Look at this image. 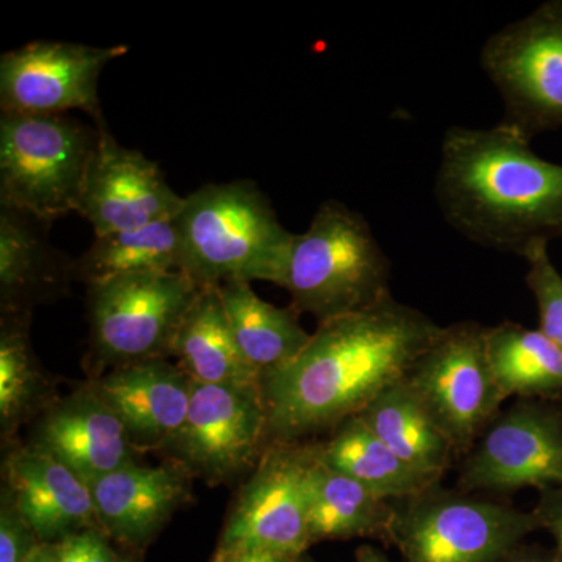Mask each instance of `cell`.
<instances>
[{
	"mask_svg": "<svg viewBox=\"0 0 562 562\" xmlns=\"http://www.w3.org/2000/svg\"><path fill=\"white\" fill-rule=\"evenodd\" d=\"M169 355L179 358L192 383H261L260 372L251 368L233 338L220 286L199 292L173 336Z\"/></svg>",
	"mask_w": 562,
	"mask_h": 562,
	"instance_id": "44dd1931",
	"label": "cell"
},
{
	"mask_svg": "<svg viewBox=\"0 0 562 562\" xmlns=\"http://www.w3.org/2000/svg\"><path fill=\"white\" fill-rule=\"evenodd\" d=\"M124 44L87 46L65 41H32L0 58V109L13 114H66L80 110L95 124L103 120L99 101L102 69L124 57Z\"/></svg>",
	"mask_w": 562,
	"mask_h": 562,
	"instance_id": "8fae6325",
	"label": "cell"
},
{
	"mask_svg": "<svg viewBox=\"0 0 562 562\" xmlns=\"http://www.w3.org/2000/svg\"><path fill=\"white\" fill-rule=\"evenodd\" d=\"M32 530L13 502L7 501L0 516V562H24L33 552L31 546Z\"/></svg>",
	"mask_w": 562,
	"mask_h": 562,
	"instance_id": "f1b7e54d",
	"label": "cell"
},
{
	"mask_svg": "<svg viewBox=\"0 0 562 562\" xmlns=\"http://www.w3.org/2000/svg\"><path fill=\"white\" fill-rule=\"evenodd\" d=\"M0 338V416L10 424L27 408L35 394L38 372L33 366L22 314H10Z\"/></svg>",
	"mask_w": 562,
	"mask_h": 562,
	"instance_id": "4316f807",
	"label": "cell"
},
{
	"mask_svg": "<svg viewBox=\"0 0 562 562\" xmlns=\"http://www.w3.org/2000/svg\"><path fill=\"white\" fill-rule=\"evenodd\" d=\"M541 530L552 536L553 549L562 561V486H550L539 490L538 503L532 509Z\"/></svg>",
	"mask_w": 562,
	"mask_h": 562,
	"instance_id": "4dcf8cb0",
	"label": "cell"
},
{
	"mask_svg": "<svg viewBox=\"0 0 562 562\" xmlns=\"http://www.w3.org/2000/svg\"><path fill=\"white\" fill-rule=\"evenodd\" d=\"M358 417L401 460L432 479L442 480L458 457L406 376L376 395Z\"/></svg>",
	"mask_w": 562,
	"mask_h": 562,
	"instance_id": "ffe728a7",
	"label": "cell"
},
{
	"mask_svg": "<svg viewBox=\"0 0 562 562\" xmlns=\"http://www.w3.org/2000/svg\"><path fill=\"white\" fill-rule=\"evenodd\" d=\"M98 522L125 542H143L183 502L187 483L176 469L124 465L88 484Z\"/></svg>",
	"mask_w": 562,
	"mask_h": 562,
	"instance_id": "ac0fdd59",
	"label": "cell"
},
{
	"mask_svg": "<svg viewBox=\"0 0 562 562\" xmlns=\"http://www.w3.org/2000/svg\"><path fill=\"white\" fill-rule=\"evenodd\" d=\"M220 294L233 338L261 379L294 360L310 342L312 335L303 330L299 313L262 301L249 281H227Z\"/></svg>",
	"mask_w": 562,
	"mask_h": 562,
	"instance_id": "603a6c76",
	"label": "cell"
},
{
	"mask_svg": "<svg viewBox=\"0 0 562 562\" xmlns=\"http://www.w3.org/2000/svg\"><path fill=\"white\" fill-rule=\"evenodd\" d=\"M486 330L469 321L443 327L406 375L457 454L472 449L506 402L487 357Z\"/></svg>",
	"mask_w": 562,
	"mask_h": 562,
	"instance_id": "9c48e42d",
	"label": "cell"
},
{
	"mask_svg": "<svg viewBox=\"0 0 562 562\" xmlns=\"http://www.w3.org/2000/svg\"><path fill=\"white\" fill-rule=\"evenodd\" d=\"M464 457L457 490L469 494L562 486V402L519 398Z\"/></svg>",
	"mask_w": 562,
	"mask_h": 562,
	"instance_id": "30bf717a",
	"label": "cell"
},
{
	"mask_svg": "<svg viewBox=\"0 0 562 562\" xmlns=\"http://www.w3.org/2000/svg\"><path fill=\"white\" fill-rule=\"evenodd\" d=\"M480 61L505 105L501 124L530 143L562 127V0L492 33Z\"/></svg>",
	"mask_w": 562,
	"mask_h": 562,
	"instance_id": "52a82bcc",
	"label": "cell"
},
{
	"mask_svg": "<svg viewBox=\"0 0 562 562\" xmlns=\"http://www.w3.org/2000/svg\"><path fill=\"white\" fill-rule=\"evenodd\" d=\"M95 127L98 146L77 205L94 236L136 231L179 216L184 198L169 187L160 166L121 146L105 121Z\"/></svg>",
	"mask_w": 562,
	"mask_h": 562,
	"instance_id": "4fadbf2b",
	"label": "cell"
},
{
	"mask_svg": "<svg viewBox=\"0 0 562 562\" xmlns=\"http://www.w3.org/2000/svg\"><path fill=\"white\" fill-rule=\"evenodd\" d=\"M357 562H392L386 554L380 552V550L373 549V547H361L357 552Z\"/></svg>",
	"mask_w": 562,
	"mask_h": 562,
	"instance_id": "836d02e7",
	"label": "cell"
},
{
	"mask_svg": "<svg viewBox=\"0 0 562 562\" xmlns=\"http://www.w3.org/2000/svg\"><path fill=\"white\" fill-rule=\"evenodd\" d=\"M313 447L277 443L266 454L225 528L227 554L260 549L297 560L312 546L306 471Z\"/></svg>",
	"mask_w": 562,
	"mask_h": 562,
	"instance_id": "7c38bea8",
	"label": "cell"
},
{
	"mask_svg": "<svg viewBox=\"0 0 562 562\" xmlns=\"http://www.w3.org/2000/svg\"><path fill=\"white\" fill-rule=\"evenodd\" d=\"M116 562H131V561H116Z\"/></svg>",
	"mask_w": 562,
	"mask_h": 562,
	"instance_id": "d590c367",
	"label": "cell"
},
{
	"mask_svg": "<svg viewBox=\"0 0 562 562\" xmlns=\"http://www.w3.org/2000/svg\"><path fill=\"white\" fill-rule=\"evenodd\" d=\"M265 436L261 383H192L187 420L173 442L195 469L225 479L249 465Z\"/></svg>",
	"mask_w": 562,
	"mask_h": 562,
	"instance_id": "5bb4252c",
	"label": "cell"
},
{
	"mask_svg": "<svg viewBox=\"0 0 562 562\" xmlns=\"http://www.w3.org/2000/svg\"><path fill=\"white\" fill-rule=\"evenodd\" d=\"M391 505L387 543L405 562H497L541 530L532 512L449 490L442 482Z\"/></svg>",
	"mask_w": 562,
	"mask_h": 562,
	"instance_id": "8992f818",
	"label": "cell"
},
{
	"mask_svg": "<svg viewBox=\"0 0 562 562\" xmlns=\"http://www.w3.org/2000/svg\"><path fill=\"white\" fill-rule=\"evenodd\" d=\"M224 562H295V560L268 552V550L250 549L227 554V560Z\"/></svg>",
	"mask_w": 562,
	"mask_h": 562,
	"instance_id": "d6a6232c",
	"label": "cell"
},
{
	"mask_svg": "<svg viewBox=\"0 0 562 562\" xmlns=\"http://www.w3.org/2000/svg\"><path fill=\"white\" fill-rule=\"evenodd\" d=\"M319 454L325 464L384 501L412 497L442 482L406 464L358 416L339 425L328 442L319 446Z\"/></svg>",
	"mask_w": 562,
	"mask_h": 562,
	"instance_id": "cb8c5ba5",
	"label": "cell"
},
{
	"mask_svg": "<svg viewBox=\"0 0 562 562\" xmlns=\"http://www.w3.org/2000/svg\"><path fill=\"white\" fill-rule=\"evenodd\" d=\"M54 553L57 562H116L106 543L91 531L66 536Z\"/></svg>",
	"mask_w": 562,
	"mask_h": 562,
	"instance_id": "f546056e",
	"label": "cell"
},
{
	"mask_svg": "<svg viewBox=\"0 0 562 562\" xmlns=\"http://www.w3.org/2000/svg\"><path fill=\"white\" fill-rule=\"evenodd\" d=\"M310 541L372 538L386 542L392 519L391 501H384L350 476L322 461L313 447L306 471Z\"/></svg>",
	"mask_w": 562,
	"mask_h": 562,
	"instance_id": "d6986e66",
	"label": "cell"
},
{
	"mask_svg": "<svg viewBox=\"0 0 562 562\" xmlns=\"http://www.w3.org/2000/svg\"><path fill=\"white\" fill-rule=\"evenodd\" d=\"M180 268L177 217L136 231L94 236L88 250L74 262V272L88 286L136 273L176 272Z\"/></svg>",
	"mask_w": 562,
	"mask_h": 562,
	"instance_id": "484cf974",
	"label": "cell"
},
{
	"mask_svg": "<svg viewBox=\"0 0 562 562\" xmlns=\"http://www.w3.org/2000/svg\"><path fill=\"white\" fill-rule=\"evenodd\" d=\"M524 258L528 262L525 281L538 305L539 330L562 349V276L550 260L549 244L532 247Z\"/></svg>",
	"mask_w": 562,
	"mask_h": 562,
	"instance_id": "83f0119b",
	"label": "cell"
},
{
	"mask_svg": "<svg viewBox=\"0 0 562 562\" xmlns=\"http://www.w3.org/2000/svg\"><path fill=\"white\" fill-rule=\"evenodd\" d=\"M391 262L371 225L346 203L325 201L292 236L283 284L292 308L317 322L366 312L392 297Z\"/></svg>",
	"mask_w": 562,
	"mask_h": 562,
	"instance_id": "277c9868",
	"label": "cell"
},
{
	"mask_svg": "<svg viewBox=\"0 0 562 562\" xmlns=\"http://www.w3.org/2000/svg\"><path fill=\"white\" fill-rule=\"evenodd\" d=\"M201 290L180 271L136 273L92 284V347L103 360L120 366L169 355L173 336Z\"/></svg>",
	"mask_w": 562,
	"mask_h": 562,
	"instance_id": "ba28073f",
	"label": "cell"
},
{
	"mask_svg": "<svg viewBox=\"0 0 562 562\" xmlns=\"http://www.w3.org/2000/svg\"><path fill=\"white\" fill-rule=\"evenodd\" d=\"M506 125L450 127L435 198L443 220L469 241L525 257L562 236V166L542 160Z\"/></svg>",
	"mask_w": 562,
	"mask_h": 562,
	"instance_id": "7a4b0ae2",
	"label": "cell"
},
{
	"mask_svg": "<svg viewBox=\"0 0 562 562\" xmlns=\"http://www.w3.org/2000/svg\"><path fill=\"white\" fill-rule=\"evenodd\" d=\"M487 357L503 397L560 398L562 349L541 330L505 321L486 330Z\"/></svg>",
	"mask_w": 562,
	"mask_h": 562,
	"instance_id": "d4e9b609",
	"label": "cell"
},
{
	"mask_svg": "<svg viewBox=\"0 0 562 562\" xmlns=\"http://www.w3.org/2000/svg\"><path fill=\"white\" fill-rule=\"evenodd\" d=\"M443 327L394 297L366 312L322 322L305 349L265 373L268 436L295 443L336 430L408 375Z\"/></svg>",
	"mask_w": 562,
	"mask_h": 562,
	"instance_id": "6da1fadb",
	"label": "cell"
},
{
	"mask_svg": "<svg viewBox=\"0 0 562 562\" xmlns=\"http://www.w3.org/2000/svg\"><path fill=\"white\" fill-rule=\"evenodd\" d=\"M192 382L160 358L121 366L103 379L99 395L143 442L173 441L187 420Z\"/></svg>",
	"mask_w": 562,
	"mask_h": 562,
	"instance_id": "e0dca14e",
	"label": "cell"
},
{
	"mask_svg": "<svg viewBox=\"0 0 562 562\" xmlns=\"http://www.w3.org/2000/svg\"><path fill=\"white\" fill-rule=\"evenodd\" d=\"M497 562H562L558 557L557 550L547 549V547L528 546V543H519L509 550L505 557L501 558Z\"/></svg>",
	"mask_w": 562,
	"mask_h": 562,
	"instance_id": "1f68e13d",
	"label": "cell"
},
{
	"mask_svg": "<svg viewBox=\"0 0 562 562\" xmlns=\"http://www.w3.org/2000/svg\"><path fill=\"white\" fill-rule=\"evenodd\" d=\"M131 436L101 395H77L44 420L40 447L85 483L131 464Z\"/></svg>",
	"mask_w": 562,
	"mask_h": 562,
	"instance_id": "2e32d148",
	"label": "cell"
},
{
	"mask_svg": "<svg viewBox=\"0 0 562 562\" xmlns=\"http://www.w3.org/2000/svg\"><path fill=\"white\" fill-rule=\"evenodd\" d=\"M10 501L43 539L98 522L90 486L44 450H21L7 462Z\"/></svg>",
	"mask_w": 562,
	"mask_h": 562,
	"instance_id": "9a60e30c",
	"label": "cell"
},
{
	"mask_svg": "<svg viewBox=\"0 0 562 562\" xmlns=\"http://www.w3.org/2000/svg\"><path fill=\"white\" fill-rule=\"evenodd\" d=\"M98 127L66 114L0 116V205L52 225L76 211Z\"/></svg>",
	"mask_w": 562,
	"mask_h": 562,
	"instance_id": "5b68a950",
	"label": "cell"
},
{
	"mask_svg": "<svg viewBox=\"0 0 562 562\" xmlns=\"http://www.w3.org/2000/svg\"><path fill=\"white\" fill-rule=\"evenodd\" d=\"M50 225L9 205H0V290L3 308L22 314V303L60 283L74 262L49 241Z\"/></svg>",
	"mask_w": 562,
	"mask_h": 562,
	"instance_id": "7402d4cb",
	"label": "cell"
},
{
	"mask_svg": "<svg viewBox=\"0 0 562 562\" xmlns=\"http://www.w3.org/2000/svg\"><path fill=\"white\" fill-rule=\"evenodd\" d=\"M24 562H57L55 560V553L44 549H33V552L29 554L27 560Z\"/></svg>",
	"mask_w": 562,
	"mask_h": 562,
	"instance_id": "e575fe53",
	"label": "cell"
},
{
	"mask_svg": "<svg viewBox=\"0 0 562 562\" xmlns=\"http://www.w3.org/2000/svg\"><path fill=\"white\" fill-rule=\"evenodd\" d=\"M181 268L201 288L227 281L283 284L294 233L251 180L203 184L177 216Z\"/></svg>",
	"mask_w": 562,
	"mask_h": 562,
	"instance_id": "3957f363",
	"label": "cell"
}]
</instances>
